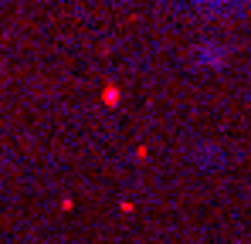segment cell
<instances>
[{"mask_svg":"<svg viewBox=\"0 0 251 244\" xmlns=\"http://www.w3.org/2000/svg\"><path fill=\"white\" fill-rule=\"evenodd\" d=\"M194 65H197L201 72H221V68L227 65L224 44H221V41H201V44L194 48Z\"/></svg>","mask_w":251,"mask_h":244,"instance_id":"cell-1","label":"cell"},{"mask_svg":"<svg viewBox=\"0 0 251 244\" xmlns=\"http://www.w3.org/2000/svg\"><path fill=\"white\" fill-rule=\"evenodd\" d=\"M180 3H190V7H214V10H224V7H241L251 0H180Z\"/></svg>","mask_w":251,"mask_h":244,"instance_id":"cell-2","label":"cell"}]
</instances>
